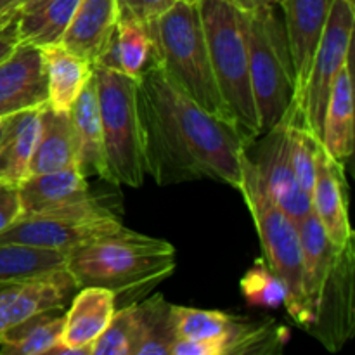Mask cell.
<instances>
[{"label":"cell","instance_id":"7a4b0ae2","mask_svg":"<svg viewBox=\"0 0 355 355\" xmlns=\"http://www.w3.org/2000/svg\"><path fill=\"white\" fill-rule=\"evenodd\" d=\"M172 243L130 231L78 246L68 255L66 269L82 286L107 288L118 297L142 295L175 270Z\"/></svg>","mask_w":355,"mask_h":355},{"label":"cell","instance_id":"ba28073f","mask_svg":"<svg viewBox=\"0 0 355 355\" xmlns=\"http://www.w3.org/2000/svg\"><path fill=\"white\" fill-rule=\"evenodd\" d=\"M121 218L92 194L78 203L21 215L0 232V243L71 252L97 239L128 234Z\"/></svg>","mask_w":355,"mask_h":355},{"label":"cell","instance_id":"ac0fdd59","mask_svg":"<svg viewBox=\"0 0 355 355\" xmlns=\"http://www.w3.org/2000/svg\"><path fill=\"white\" fill-rule=\"evenodd\" d=\"M116 23V0H78L59 45L94 64L110 44Z\"/></svg>","mask_w":355,"mask_h":355},{"label":"cell","instance_id":"ffe728a7","mask_svg":"<svg viewBox=\"0 0 355 355\" xmlns=\"http://www.w3.org/2000/svg\"><path fill=\"white\" fill-rule=\"evenodd\" d=\"M71 166L78 168V151L69 111L52 110L47 104L40 110V128L31 155L30 175Z\"/></svg>","mask_w":355,"mask_h":355},{"label":"cell","instance_id":"6da1fadb","mask_svg":"<svg viewBox=\"0 0 355 355\" xmlns=\"http://www.w3.org/2000/svg\"><path fill=\"white\" fill-rule=\"evenodd\" d=\"M135 96L146 175L158 186L210 179L239 191L248 146L232 125L198 106L155 58L139 75Z\"/></svg>","mask_w":355,"mask_h":355},{"label":"cell","instance_id":"7402d4cb","mask_svg":"<svg viewBox=\"0 0 355 355\" xmlns=\"http://www.w3.org/2000/svg\"><path fill=\"white\" fill-rule=\"evenodd\" d=\"M21 215L38 214L92 196L87 177L76 166L30 175L17 186Z\"/></svg>","mask_w":355,"mask_h":355},{"label":"cell","instance_id":"d590c367","mask_svg":"<svg viewBox=\"0 0 355 355\" xmlns=\"http://www.w3.org/2000/svg\"><path fill=\"white\" fill-rule=\"evenodd\" d=\"M17 19L12 21L9 24H3L0 26V61L6 59L10 52L14 51L17 44H19V37H17Z\"/></svg>","mask_w":355,"mask_h":355},{"label":"cell","instance_id":"8d00e7d4","mask_svg":"<svg viewBox=\"0 0 355 355\" xmlns=\"http://www.w3.org/2000/svg\"><path fill=\"white\" fill-rule=\"evenodd\" d=\"M23 3L24 0H0V26L16 21Z\"/></svg>","mask_w":355,"mask_h":355},{"label":"cell","instance_id":"60d3db41","mask_svg":"<svg viewBox=\"0 0 355 355\" xmlns=\"http://www.w3.org/2000/svg\"><path fill=\"white\" fill-rule=\"evenodd\" d=\"M180 2H189V3H198V0H180Z\"/></svg>","mask_w":355,"mask_h":355},{"label":"cell","instance_id":"d6a6232c","mask_svg":"<svg viewBox=\"0 0 355 355\" xmlns=\"http://www.w3.org/2000/svg\"><path fill=\"white\" fill-rule=\"evenodd\" d=\"M135 318L134 304H128L114 312L113 319L89 347V355H134Z\"/></svg>","mask_w":355,"mask_h":355},{"label":"cell","instance_id":"5bb4252c","mask_svg":"<svg viewBox=\"0 0 355 355\" xmlns=\"http://www.w3.org/2000/svg\"><path fill=\"white\" fill-rule=\"evenodd\" d=\"M333 0H283L281 9L284 14V30L290 45L291 62L295 71V99L293 104L300 107L312 59L324 31Z\"/></svg>","mask_w":355,"mask_h":355},{"label":"cell","instance_id":"f35d334b","mask_svg":"<svg viewBox=\"0 0 355 355\" xmlns=\"http://www.w3.org/2000/svg\"><path fill=\"white\" fill-rule=\"evenodd\" d=\"M49 2H52V0H24V3L21 6V12L19 14L35 12V10L40 9V7L47 6Z\"/></svg>","mask_w":355,"mask_h":355},{"label":"cell","instance_id":"5b68a950","mask_svg":"<svg viewBox=\"0 0 355 355\" xmlns=\"http://www.w3.org/2000/svg\"><path fill=\"white\" fill-rule=\"evenodd\" d=\"M239 193L243 194V200L252 214L262 245L263 260L288 290L284 307L290 318L307 331L312 315L302 286V245L298 224L263 189L250 155H246L243 162V184Z\"/></svg>","mask_w":355,"mask_h":355},{"label":"cell","instance_id":"f1b7e54d","mask_svg":"<svg viewBox=\"0 0 355 355\" xmlns=\"http://www.w3.org/2000/svg\"><path fill=\"white\" fill-rule=\"evenodd\" d=\"M76 6L78 0H52L35 12L19 14L17 37L21 42H31L38 47L59 44Z\"/></svg>","mask_w":355,"mask_h":355},{"label":"cell","instance_id":"484cf974","mask_svg":"<svg viewBox=\"0 0 355 355\" xmlns=\"http://www.w3.org/2000/svg\"><path fill=\"white\" fill-rule=\"evenodd\" d=\"M64 309H52L28 318L7 329L0 338L3 355H44L52 354L61 343Z\"/></svg>","mask_w":355,"mask_h":355},{"label":"cell","instance_id":"7c38bea8","mask_svg":"<svg viewBox=\"0 0 355 355\" xmlns=\"http://www.w3.org/2000/svg\"><path fill=\"white\" fill-rule=\"evenodd\" d=\"M78 288L66 267L31 279L0 284V338L7 329L31 315L52 309H66Z\"/></svg>","mask_w":355,"mask_h":355},{"label":"cell","instance_id":"83f0119b","mask_svg":"<svg viewBox=\"0 0 355 355\" xmlns=\"http://www.w3.org/2000/svg\"><path fill=\"white\" fill-rule=\"evenodd\" d=\"M69 252L37 248L19 243H0V284L31 279L64 269Z\"/></svg>","mask_w":355,"mask_h":355},{"label":"cell","instance_id":"cb8c5ba5","mask_svg":"<svg viewBox=\"0 0 355 355\" xmlns=\"http://www.w3.org/2000/svg\"><path fill=\"white\" fill-rule=\"evenodd\" d=\"M298 234H300L302 245V286H304L305 300H307V307L314 322L319 298L331 270L338 246L329 241L314 211L298 222Z\"/></svg>","mask_w":355,"mask_h":355},{"label":"cell","instance_id":"836d02e7","mask_svg":"<svg viewBox=\"0 0 355 355\" xmlns=\"http://www.w3.org/2000/svg\"><path fill=\"white\" fill-rule=\"evenodd\" d=\"M177 0H116L118 19H132L142 26H151Z\"/></svg>","mask_w":355,"mask_h":355},{"label":"cell","instance_id":"3957f363","mask_svg":"<svg viewBox=\"0 0 355 355\" xmlns=\"http://www.w3.org/2000/svg\"><path fill=\"white\" fill-rule=\"evenodd\" d=\"M148 33L153 58L166 76L207 113L234 127L215 80L198 3L177 0Z\"/></svg>","mask_w":355,"mask_h":355},{"label":"cell","instance_id":"f546056e","mask_svg":"<svg viewBox=\"0 0 355 355\" xmlns=\"http://www.w3.org/2000/svg\"><path fill=\"white\" fill-rule=\"evenodd\" d=\"M236 315L220 311L172 305V329L175 342H208L220 338L234 326Z\"/></svg>","mask_w":355,"mask_h":355},{"label":"cell","instance_id":"e575fe53","mask_svg":"<svg viewBox=\"0 0 355 355\" xmlns=\"http://www.w3.org/2000/svg\"><path fill=\"white\" fill-rule=\"evenodd\" d=\"M21 217L17 187L0 184V232Z\"/></svg>","mask_w":355,"mask_h":355},{"label":"cell","instance_id":"2e32d148","mask_svg":"<svg viewBox=\"0 0 355 355\" xmlns=\"http://www.w3.org/2000/svg\"><path fill=\"white\" fill-rule=\"evenodd\" d=\"M312 211L321 222L326 236L335 246H343L354 239L349 220L347 182L343 163H338L326 153L322 144L315 158V180L311 191Z\"/></svg>","mask_w":355,"mask_h":355},{"label":"cell","instance_id":"8992f818","mask_svg":"<svg viewBox=\"0 0 355 355\" xmlns=\"http://www.w3.org/2000/svg\"><path fill=\"white\" fill-rule=\"evenodd\" d=\"M245 12L250 80L262 134L272 128L295 99V71L286 30L276 7Z\"/></svg>","mask_w":355,"mask_h":355},{"label":"cell","instance_id":"4dcf8cb0","mask_svg":"<svg viewBox=\"0 0 355 355\" xmlns=\"http://www.w3.org/2000/svg\"><path fill=\"white\" fill-rule=\"evenodd\" d=\"M114 44L118 52V71L137 80L153 59V40L148 28L132 19H118Z\"/></svg>","mask_w":355,"mask_h":355},{"label":"cell","instance_id":"9c48e42d","mask_svg":"<svg viewBox=\"0 0 355 355\" xmlns=\"http://www.w3.org/2000/svg\"><path fill=\"white\" fill-rule=\"evenodd\" d=\"M354 28L355 0H333L324 31L312 59L311 75L302 97V104L298 107L302 121L319 139V142H321L322 121H324L331 87L340 69L352 55Z\"/></svg>","mask_w":355,"mask_h":355},{"label":"cell","instance_id":"d4e9b609","mask_svg":"<svg viewBox=\"0 0 355 355\" xmlns=\"http://www.w3.org/2000/svg\"><path fill=\"white\" fill-rule=\"evenodd\" d=\"M42 49L47 73V104L52 110L69 111L83 87L94 76V64L59 44Z\"/></svg>","mask_w":355,"mask_h":355},{"label":"cell","instance_id":"e0dca14e","mask_svg":"<svg viewBox=\"0 0 355 355\" xmlns=\"http://www.w3.org/2000/svg\"><path fill=\"white\" fill-rule=\"evenodd\" d=\"M288 342V329L274 321L250 322L238 318L220 338L208 342H175L170 355H263L279 354Z\"/></svg>","mask_w":355,"mask_h":355},{"label":"cell","instance_id":"44dd1931","mask_svg":"<svg viewBox=\"0 0 355 355\" xmlns=\"http://www.w3.org/2000/svg\"><path fill=\"white\" fill-rule=\"evenodd\" d=\"M354 78L350 55L331 87L322 121L321 144L333 159L345 165L354 153Z\"/></svg>","mask_w":355,"mask_h":355},{"label":"cell","instance_id":"8fae6325","mask_svg":"<svg viewBox=\"0 0 355 355\" xmlns=\"http://www.w3.org/2000/svg\"><path fill=\"white\" fill-rule=\"evenodd\" d=\"M291 116H293V106L290 104L284 116L263 132V139L259 142L255 159L257 173L260 177L263 189L270 198L293 218L300 222L312 211L311 196L298 186L295 177L293 163H291L290 153V128Z\"/></svg>","mask_w":355,"mask_h":355},{"label":"cell","instance_id":"4316f807","mask_svg":"<svg viewBox=\"0 0 355 355\" xmlns=\"http://www.w3.org/2000/svg\"><path fill=\"white\" fill-rule=\"evenodd\" d=\"M135 349L134 355H170L175 343L172 329V304L163 295L134 302Z\"/></svg>","mask_w":355,"mask_h":355},{"label":"cell","instance_id":"ab89813d","mask_svg":"<svg viewBox=\"0 0 355 355\" xmlns=\"http://www.w3.org/2000/svg\"><path fill=\"white\" fill-rule=\"evenodd\" d=\"M2 130H3V118H0V135H2Z\"/></svg>","mask_w":355,"mask_h":355},{"label":"cell","instance_id":"1f68e13d","mask_svg":"<svg viewBox=\"0 0 355 355\" xmlns=\"http://www.w3.org/2000/svg\"><path fill=\"white\" fill-rule=\"evenodd\" d=\"M239 286H241L243 297L252 307L277 309L279 305H284L288 298L286 286L269 269L263 257L257 259L255 263L246 270Z\"/></svg>","mask_w":355,"mask_h":355},{"label":"cell","instance_id":"52a82bcc","mask_svg":"<svg viewBox=\"0 0 355 355\" xmlns=\"http://www.w3.org/2000/svg\"><path fill=\"white\" fill-rule=\"evenodd\" d=\"M94 76L110 182L141 187L146 172L135 96L137 80L103 66H94Z\"/></svg>","mask_w":355,"mask_h":355},{"label":"cell","instance_id":"4fadbf2b","mask_svg":"<svg viewBox=\"0 0 355 355\" xmlns=\"http://www.w3.org/2000/svg\"><path fill=\"white\" fill-rule=\"evenodd\" d=\"M47 73L44 49L19 42L0 61V118L47 106Z\"/></svg>","mask_w":355,"mask_h":355},{"label":"cell","instance_id":"9a60e30c","mask_svg":"<svg viewBox=\"0 0 355 355\" xmlns=\"http://www.w3.org/2000/svg\"><path fill=\"white\" fill-rule=\"evenodd\" d=\"M64 311L61 343L52 354L89 355V347L107 328L116 312V295L107 288L82 286Z\"/></svg>","mask_w":355,"mask_h":355},{"label":"cell","instance_id":"603a6c76","mask_svg":"<svg viewBox=\"0 0 355 355\" xmlns=\"http://www.w3.org/2000/svg\"><path fill=\"white\" fill-rule=\"evenodd\" d=\"M40 110L19 111L3 118L0 135V184L17 187L30 177L31 155L40 128Z\"/></svg>","mask_w":355,"mask_h":355},{"label":"cell","instance_id":"30bf717a","mask_svg":"<svg viewBox=\"0 0 355 355\" xmlns=\"http://www.w3.org/2000/svg\"><path fill=\"white\" fill-rule=\"evenodd\" d=\"M355 246L354 239L338 246L328 274L315 319L307 329L329 352H338L355 331Z\"/></svg>","mask_w":355,"mask_h":355},{"label":"cell","instance_id":"d6986e66","mask_svg":"<svg viewBox=\"0 0 355 355\" xmlns=\"http://www.w3.org/2000/svg\"><path fill=\"white\" fill-rule=\"evenodd\" d=\"M75 132L78 170L85 177H97L110 182V173L104 155L103 127H101L99 99H97L96 76L87 82L80 96L69 110Z\"/></svg>","mask_w":355,"mask_h":355},{"label":"cell","instance_id":"74e56055","mask_svg":"<svg viewBox=\"0 0 355 355\" xmlns=\"http://www.w3.org/2000/svg\"><path fill=\"white\" fill-rule=\"evenodd\" d=\"M241 10H255L260 7H277L283 0H229Z\"/></svg>","mask_w":355,"mask_h":355},{"label":"cell","instance_id":"277c9868","mask_svg":"<svg viewBox=\"0 0 355 355\" xmlns=\"http://www.w3.org/2000/svg\"><path fill=\"white\" fill-rule=\"evenodd\" d=\"M218 90L236 130L253 146L262 135L250 80L245 12L229 0H198Z\"/></svg>","mask_w":355,"mask_h":355}]
</instances>
